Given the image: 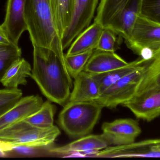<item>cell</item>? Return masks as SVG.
<instances>
[{"label": "cell", "instance_id": "obj_1", "mask_svg": "<svg viewBox=\"0 0 160 160\" xmlns=\"http://www.w3.org/2000/svg\"><path fill=\"white\" fill-rule=\"evenodd\" d=\"M31 77L42 94L51 102L64 106L68 101L73 80L65 63V56L49 48L34 45Z\"/></svg>", "mask_w": 160, "mask_h": 160}, {"label": "cell", "instance_id": "obj_2", "mask_svg": "<svg viewBox=\"0 0 160 160\" xmlns=\"http://www.w3.org/2000/svg\"><path fill=\"white\" fill-rule=\"evenodd\" d=\"M24 16L32 46L49 48L65 56L48 0H25Z\"/></svg>", "mask_w": 160, "mask_h": 160}, {"label": "cell", "instance_id": "obj_3", "mask_svg": "<svg viewBox=\"0 0 160 160\" xmlns=\"http://www.w3.org/2000/svg\"><path fill=\"white\" fill-rule=\"evenodd\" d=\"M142 0H100L94 22L126 39L140 15Z\"/></svg>", "mask_w": 160, "mask_h": 160}, {"label": "cell", "instance_id": "obj_4", "mask_svg": "<svg viewBox=\"0 0 160 160\" xmlns=\"http://www.w3.org/2000/svg\"><path fill=\"white\" fill-rule=\"evenodd\" d=\"M58 117L61 128L69 137L79 138L91 133L103 107L96 101H68Z\"/></svg>", "mask_w": 160, "mask_h": 160}, {"label": "cell", "instance_id": "obj_5", "mask_svg": "<svg viewBox=\"0 0 160 160\" xmlns=\"http://www.w3.org/2000/svg\"><path fill=\"white\" fill-rule=\"evenodd\" d=\"M60 134L56 126L41 128L22 120L1 131L0 139L12 144L15 148H48Z\"/></svg>", "mask_w": 160, "mask_h": 160}, {"label": "cell", "instance_id": "obj_6", "mask_svg": "<svg viewBox=\"0 0 160 160\" xmlns=\"http://www.w3.org/2000/svg\"><path fill=\"white\" fill-rule=\"evenodd\" d=\"M125 43L135 54L150 60L160 52V24L139 15Z\"/></svg>", "mask_w": 160, "mask_h": 160}, {"label": "cell", "instance_id": "obj_7", "mask_svg": "<svg viewBox=\"0 0 160 160\" xmlns=\"http://www.w3.org/2000/svg\"><path fill=\"white\" fill-rule=\"evenodd\" d=\"M146 68V61L106 89L96 102L103 108L115 109L136 94Z\"/></svg>", "mask_w": 160, "mask_h": 160}, {"label": "cell", "instance_id": "obj_8", "mask_svg": "<svg viewBox=\"0 0 160 160\" xmlns=\"http://www.w3.org/2000/svg\"><path fill=\"white\" fill-rule=\"evenodd\" d=\"M87 157L99 158H160V139H148L121 146H108Z\"/></svg>", "mask_w": 160, "mask_h": 160}, {"label": "cell", "instance_id": "obj_9", "mask_svg": "<svg viewBox=\"0 0 160 160\" xmlns=\"http://www.w3.org/2000/svg\"><path fill=\"white\" fill-rule=\"evenodd\" d=\"M102 133L101 135L109 146L125 145L135 142L142 132L139 122L132 118L104 122L102 126Z\"/></svg>", "mask_w": 160, "mask_h": 160}, {"label": "cell", "instance_id": "obj_10", "mask_svg": "<svg viewBox=\"0 0 160 160\" xmlns=\"http://www.w3.org/2000/svg\"><path fill=\"white\" fill-rule=\"evenodd\" d=\"M98 0H76L72 19L61 38L64 50L79 35L89 26L94 17Z\"/></svg>", "mask_w": 160, "mask_h": 160}, {"label": "cell", "instance_id": "obj_11", "mask_svg": "<svg viewBox=\"0 0 160 160\" xmlns=\"http://www.w3.org/2000/svg\"><path fill=\"white\" fill-rule=\"evenodd\" d=\"M137 119L150 122L160 116V89L135 95L122 104Z\"/></svg>", "mask_w": 160, "mask_h": 160}, {"label": "cell", "instance_id": "obj_12", "mask_svg": "<svg viewBox=\"0 0 160 160\" xmlns=\"http://www.w3.org/2000/svg\"><path fill=\"white\" fill-rule=\"evenodd\" d=\"M25 0H7L4 20L1 25L12 44L18 45L23 32L28 30L24 16Z\"/></svg>", "mask_w": 160, "mask_h": 160}, {"label": "cell", "instance_id": "obj_13", "mask_svg": "<svg viewBox=\"0 0 160 160\" xmlns=\"http://www.w3.org/2000/svg\"><path fill=\"white\" fill-rule=\"evenodd\" d=\"M44 103L38 95L22 97L15 105L0 116V131L25 120L37 111Z\"/></svg>", "mask_w": 160, "mask_h": 160}, {"label": "cell", "instance_id": "obj_14", "mask_svg": "<svg viewBox=\"0 0 160 160\" xmlns=\"http://www.w3.org/2000/svg\"><path fill=\"white\" fill-rule=\"evenodd\" d=\"M109 146L101 135H87L76 141L62 146L51 147L48 149L50 154L57 155H69L74 153L83 154L84 157L96 153Z\"/></svg>", "mask_w": 160, "mask_h": 160}, {"label": "cell", "instance_id": "obj_15", "mask_svg": "<svg viewBox=\"0 0 160 160\" xmlns=\"http://www.w3.org/2000/svg\"><path fill=\"white\" fill-rule=\"evenodd\" d=\"M113 52L96 49L93 51L83 71L90 74H97L125 66L128 64Z\"/></svg>", "mask_w": 160, "mask_h": 160}, {"label": "cell", "instance_id": "obj_16", "mask_svg": "<svg viewBox=\"0 0 160 160\" xmlns=\"http://www.w3.org/2000/svg\"><path fill=\"white\" fill-rule=\"evenodd\" d=\"M73 85L69 101H95L100 96L97 81L91 74L85 71H82L74 79Z\"/></svg>", "mask_w": 160, "mask_h": 160}, {"label": "cell", "instance_id": "obj_17", "mask_svg": "<svg viewBox=\"0 0 160 160\" xmlns=\"http://www.w3.org/2000/svg\"><path fill=\"white\" fill-rule=\"evenodd\" d=\"M103 29L99 24L94 22L76 38L66 55H74L96 49Z\"/></svg>", "mask_w": 160, "mask_h": 160}, {"label": "cell", "instance_id": "obj_18", "mask_svg": "<svg viewBox=\"0 0 160 160\" xmlns=\"http://www.w3.org/2000/svg\"><path fill=\"white\" fill-rule=\"evenodd\" d=\"M32 70L30 63L21 57L8 69L1 82L8 89H17L19 85H26L27 78L31 77Z\"/></svg>", "mask_w": 160, "mask_h": 160}, {"label": "cell", "instance_id": "obj_19", "mask_svg": "<svg viewBox=\"0 0 160 160\" xmlns=\"http://www.w3.org/2000/svg\"><path fill=\"white\" fill-rule=\"evenodd\" d=\"M52 17L61 38L70 24L76 0H48Z\"/></svg>", "mask_w": 160, "mask_h": 160}, {"label": "cell", "instance_id": "obj_20", "mask_svg": "<svg viewBox=\"0 0 160 160\" xmlns=\"http://www.w3.org/2000/svg\"><path fill=\"white\" fill-rule=\"evenodd\" d=\"M146 61L140 57L137 60L129 63L128 65L104 73L91 74L98 85L101 95L118 80L133 71L136 68L143 64Z\"/></svg>", "mask_w": 160, "mask_h": 160}, {"label": "cell", "instance_id": "obj_21", "mask_svg": "<svg viewBox=\"0 0 160 160\" xmlns=\"http://www.w3.org/2000/svg\"><path fill=\"white\" fill-rule=\"evenodd\" d=\"M159 89H160V52L146 61L145 71L135 95Z\"/></svg>", "mask_w": 160, "mask_h": 160}, {"label": "cell", "instance_id": "obj_22", "mask_svg": "<svg viewBox=\"0 0 160 160\" xmlns=\"http://www.w3.org/2000/svg\"><path fill=\"white\" fill-rule=\"evenodd\" d=\"M48 100L44 102L41 108L33 114L24 120L35 126L48 128L53 126L56 107Z\"/></svg>", "mask_w": 160, "mask_h": 160}, {"label": "cell", "instance_id": "obj_23", "mask_svg": "<svg viewBox=\"0 0 160 160\" xmlns=\"http://www.w3.org/2000/svg\"><path fill=\"white\" fill-rule=\"evenodd\" d=\"M21 56V49L18 45L0 46V82L8 69Z\"/></svg>", "mask_w": 160, "mask_h": 160}, {"label": "cell", "instance_id": "obj_24", "mask_svg": "<svg viewBox=\"0 0 160 160\" xmlns=\"http://www.w3.org/2000/svg\"><path fill=\"white\" fill-rule=\"evenodd\" d=\"M94 50L74 55L65 54V59L67 68L72 79H75L81 72L83 71L85 66Z\"/></svg>", "mask_w": 160, "mask_h": 160}, {"label": "cell", "instance_id": "obj_25", "mask_svg": "<svg viewBox=\"0 0 160 160\" xmlns=\"http://www.w3.org/2000/svg\"><path fill=\"white\" fill-rule=\"evenodd\" d=\"M122 41L123 38L112 30L103 29L96 49L115 52L120 49Z\"/></svg>", "mask_w": 160, "mask_h": 160}, {"label": "cell", "instance_id": "obj_26", "mask_svg": "<svg viewBox=\"0 0 160 160\" xmlns=\"http://www.w3.org/2000/svg\"><path fill=\"white\" fill-rule=\"evenodd\" d=\"M20 89H0V116L12 108L22 97Z\"/></svg>", "mask_w": 160, "mask_h": 160}, {"label": "cell", "instance_id": "obj_27", "mask_svg": "<svg viewBox=\"0 0 160 160\" xmlns=\"http://www.w3.org/2000/svg\"><path fill=\"white\" fill-rule=\"evenodd\" d=\"M140 16L160 24V0H142Z\"/></svg>", "mask_w": 160, "mask_h": 160}, {"label": "cell", "instance_id": "obj_28", "mask_svg": "<svg viewBox=\"0 0 160 160\" xmlns=\"http://www.w3.org/2000/svg\"><path fill=\"white\" fill-rule=\"evenodd\" d=\"M12 44L6 32L2 25H0V46H9Z\"/></svg>", "mask_w": 160, "mask_h": 160}, {"label": "cell", "instance_id": "obj_29", "mask_svg": "<svg viewBox=\"0 0 160 160\" xmlns=\"http://www.w3.org/2000/svg\"><path fill=\"white\" fill-rule=\"evenodd\" d=\"M14 148L15 147L12 144L0 139V153L12 151Z\"/></svg>", "mask_w": 160, "mask_h": 160}]
</instances>
